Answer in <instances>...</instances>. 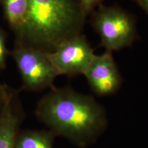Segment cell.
Masks as SVG:
<instances>
[{
  "instance_id": "52a82bcc",
  "label": "cell",
  "mask_w": 148,
  "mask_h": 148,
  "mask_svg": "<svg viewBox=\"0 0 148 148\" xmlns=\"http://www.w3.org/2000/svg\"><path fill=\"white\" fill-rule=\"evenodd\" d=\"M21 92L20 89L8 87L5 103L0 114V148H14L16 137L26 118Z\"/></svg>"
},
{
  "instance_id": "7a4b0ae2",
  "label": "cell",
  "mask_w": 148,
  "mask_h": 148,
  "mask_svg": "<svg viewBox=\"0 0 148 148\" xmlns=\"http://www.w3.org/2000/svg\"><path fill=\"white\" fill-rule=\"evenodd\" d=\"M86 16L78 0H29L15 43L52 53L64 41L82 34Z\"/></svg>"
},
{
  "instance_id": "6da1fadb",
  "label": "cell",
  "mask_w": 148,
  "mask_h": 148,
  "mask_svg": "<svg viewBox=\"0 0 148 148\" xmlns=\"http://www.w3.org/2000/svg\"><path fill=\"white\" fill-rule=\"evenodd\" d=\"M35 114L57 137L81 148L95 142L107 125L103 107L70 86L50 90L38 101Z\"/></svg>"
},
{
  "instance_id": "5b68a950",
  "label": "cell",
  "mask_w": 148,
  "mask_h": 148,
  "mask_svg": "<svg viewBox=\"0 0 148 148\" xmlns=\"http://www.w3.org/2000/svg\"><path fill=\"white\" fill-rule=\"evenodd\" d=\"M48 57L59 75H84L95 54L85 35H75L61 43Z\"/></svg>"
},
{
  "instance_id": "7c38bea8",
  "label": "cell",
  "mask_w": 148,
  "mask_h": 148,
  "mask_svg": "<svg viewBox=\"0 0 148 148\" xmlns=\"http://www.w3.org/2000/svg\"><path fill=\"white\" fill-rule=\"evenodd\" d=\"M8 85L3 84L0 81V114L3 109L7 95Z\"/></svg>"
},
{
  "instance_id": "3957f363",
  "label": "cell",
  "mask_w": 148,
  "mask_h": 148,
  "mask_svg": "<svg viewBox=\"0 0 148 148\" xmlns=\"http://www.w3.org/2000/svg\"><path fill=\"white\" fill-rule=\"evenodd\" d=\"M21 75V91L38 92L56 87L54 81L59 76L47 54L35 48L14 43L10 51Z\"/></svg>"
},
{
  "instance_id": "30bf717a",
  "label": "cell",
  "mask_w": 148,
  "mask_h": 148,
  "mask_svg": "<svg viewBox=\"0 0 148 148\" xmlns=\"http://www.w3.org/2000/svg\"><path fill=\"white\" fill-rule=\"evenodd\" d=\"M7 34L0 27V70H4L7 68V60L10 56V51L7 47Z\"/></svg>"
},
{
  "instance_id": "ba28073f",
  "label": "cell",
  "mask_w": 148,
  "mask_h": 148,
  "mask_svg": "<svg viewBox=\"0 0 148 148\" xmlns=\"http://www.w3.org/2000/svg\"><path fill=\"white\" fill-rule=\"evenodd\" d=\"M6 21L15 37L21 32L29 10V0H0Z\"/></svg>"
},
{
  "instance_id": "8992f818",
  "label": "cell",
  "mask_w": 148,
  "mask_h": 148,
  "mask_svg": "<svg viewBox=\"0 0 148 148\" xmlns=\"http://www.w3.org/2000/svg\"><path fill=\"white\" fill-rule=\"evenodd\" d=\"M92 90L98 96L115 93L122 79L111 52L95 55L84 74Z\"/></svg>"
},
{
  "instance_id": "9c48e42d",
  "label": "cell",
  "mask_w": 148,
  "mask_h": 148,
  "mask_svg": "<svg viewBox=\"0 0 148 148\" xmlns=\"http://www.w3.org/2000/svg\"><path fill=\"white\" fill-rule=\"evenodd\" d=\"M57 136L49 130H25L19 131L14 148H54Z\"/></svg>"
},
{
  "instance_id": "4fadbf2b",
  "label": "cell",
  "mask_w": 148,
  "mask_h": 148,
  "mask_svg": "<svg viewBox=\"0 0 148 148\" xmlns=\"http://www.w3.org/2000/svg\"><path fill=\"white\" fill-rule=\"evenodd\" d=\"M138 5H140L148 14V0H135Z\"/></svg>"
},
{
  "instance_id": "277c9868",
  "label": "cell",
  "mask_w": 148,
  "mask_h": 148,
  "mask_svg": "<svg viewBox=\"0 0 148 148\" xmlns=\"http://www.w3.org/2000/svg\"><path fill=\"white\" fill-rule=\"evenodd\" d=\"M92 24L101 37L99 46L109 52L131 46L136 38L134 18L116 6L101 5L93 13Z\"/></svg>"
},
{
  "instance_id": "8fae6325",
  "label": "cell",
  "mask_w": 148,
  "mask_h": 148,
  "mask_svg": "<svg viewBox=\"0 0 148 148\" xmlns=\"http://www.w3.org/2000/svg\"><path fill=\"white\" fill-rule=\"evenodd\" d=\"M80 6L87 16L95 10L96 7L99 6L104 0H78Z\"/></svg>"
}]
</instances>
